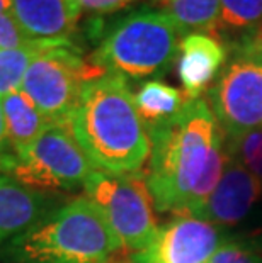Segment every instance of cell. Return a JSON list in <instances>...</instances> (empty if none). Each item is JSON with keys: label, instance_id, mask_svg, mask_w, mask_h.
Returning <instances> with one entry per match:
<instances>
[{"label": "cell", "instance_id": "6da1fadb", "mask_svg": "<svg viewBox=\"0 0 262 263\" xmlns=\"http://www.w3.org/2000/svg\"><path fill=\"white\" fill-rule=\"evenodd\" d=\"M147 133L152 148L143 173L155 209L186 214L204 173L226 161V134L203 99L189 100L174 121Z\"/></svg>", "mask_w": 262, "mask_h": 263}, {"label": "cell", "instance_id": "7a4b0ae2", "mask_svg": "<svg viewBox=\"0 0 262 263\" xmlns=\"http://www.w3.org/2000/svg\"><path fill=\"white\" fill-rule=\"evenodd\" d=\"M68 127L99 172H143L150 138L125 77L106 73L87 82Z\"/></svg>", "mask_w": 262, "mask_h": 263}, {"label": "cell", "instance_id": "3957f363", "mask_svg": "<svg viewBox=\"0 0 262 263\" xmlns=\"http://www.w3.org/2000/svg\"><path fill=\"white\" fill-rule=\"evenodd\" d=\"M123 250L96 204L79 197L9 241L5 255L10 263H113Z\"/></svg>", "mask_w": 262, "mask_h": 263}, {"label": "cell", "instance_id": "277c9868", "mask_svg": "<svg viewBox=\"0 0 262 263\" xmlns=\"http://www.w3.org/2000/svg\"><path fill=\"white\" fill-rule=\"evenodd\" d=\"M181 36L162 9H138L111 24L89 61L125 78L160 77L177 60Z\"/></svg>", "mask_w": 262, "mask_h": 263}, {"label": "cell", "instance_id": "5b68a950", "mask_svg": "<svg viewBox=\"0 0 262 263\" xmlns=\"http://www.w3.org/2000/svg\"><path fill=\"white\" fill-rule=\"evenodd\" d=\"M208 99L228 139L262 131V32L228 46L226 63Z\"/></svg>", "mask_w": 262, "mask_h": 263}, {"label": "cell", "instance_id": "8992f818", "mask_svg": "<svg viewBox=\"0 0 262 263\" xmlns=\"http://www.w3.org/2000/svg\"><path fill=\"white\" fill-rule=\"evenodd\" d=\"M94 170L68 124H49L26 149L0 155V172L38 192L83 187Z\"/></svg>", "mask_w": 262, "mask_h": 263}, {"label": "cell", "instance_id": "52a82bcc", "mask_svg": "<svg viewBox=\"0 0 262 263\" xmlns=\"http://www.w3.org/2000/svg\"><path fill=\"white\" fill-rule=\"evenodd\" d=\"M106 75L82 58L70 39H55L32 60L21 90L49 124H68L87 82Z\"/></svg>", "mask_w": 262, "mask_h": 263}, {"label": "cell", "instance_id": "ba28073f", "mask_svg": "<svg viewBox=\"0 0 262 263\" xmlns=\"http://www.w3.org/2000/svg\"><path fill=\"white\" fill-rule=\"evenodd\" d=\"M83 190L85 197L102 212L123 248L131 253L147 248L159 226L143 172L113 175L94 170L83 183Z\"/></svg>", "mask_w": 262, "mask_h": 263}, {"label": "cell", "instance_id": "9c48e42d", "mask_svg": "<svg viewBox=\"0 0 262 263\" xmlns=\"http://www.w3.org/2000/svg\"><path fill=\"white\" fill-rule=\"evenodd\" d=\"M226 241L215 224L194 216H176L159 228L145 250L131 255L133 263H206Z\"/></svg>", "mask_w": 262, "mask_h": 263}, {"label": "cell", "instance_id": "30bf717a", "mask_svg": "<svg viewBox=\"0 0 262 263\" xmlns=\"http://www.w3.org/2000/svg\"><path fill=\"white\" fill-rule=\"evenodd\" d=\"M225 172L211 195L193 212L194 217L215 226H233L240 222L262 195V180L245 168L238 156L228 148Z\"/></svg>", "mask_w": 262, "mask_h": 263}, {"label": "cell", "instance_id": "8fae6325", "mask_svg": "<svg viewBox=\"0 0 262 263\" xmlns=\"http://www.w3.org/2000/svg\"><path fill=\"white\" fill-rule=\"evenodd\" d=\"M228 58V48L218 37L189 34L181 41L177 75L189 100L201 99L218 78Z\"/></svg>", "mask_w": 262, "mask_h": 263}, {"label": "cell", "instance_id": "7c38bea8", "mask_svg": "<svg viewBox=\"0 0 262 263\" xmlns=\"http://www.w3.org/2000/svg\"><path fill=\"white\" fill-rule=\"evenodd\" d=\"M10 12L32 39H68L82 10L75 0H10Z\"/></svg>", "mask_w": 262, "mask_h": 263}, {"label": "cell", "instance_id": "4fadbf2b", "mask_svg": "<svg viewBox=\"0 0 262 263\" xmlns=\"http://www.w3.org/2000/svg\"><path fill=\"white\" fill-rule=\"evenodd\" d=\"M49 212V204L41 192L0 172V245L36 226Z\"/></svg>", "mask_w": 262, "mask_h": 263}, {"label": "cell", "instance_id": "5bb4252c", "mask_svg": "<svg viewBox=\"0 0 262 263\" xmlns=\"http://www.w3.org/2000/svg\"><path fill=\"white\" fill-rule=\"evenodd\" d=\"M2 109L7 131V146L12 153L26 149L49 126L46 117L22 90L2 97Z\"/></svg>", "mask_w": 262, "mask_h": 263}, {"label": "cell", "instance_id": "9a60e30c", "mask_svg": "<svg viewBox=\"0 0 262 263\" xmlns=\"http://www.w3.org/2000/svg\"><path fill=\"white\" fill-rule=\"evenodd\" d=\"M187 102L184 92L160 80L145 82L135 93L136 110L147 129L174 121Z\"/></svg>", "mask_w": 262, "mask_h": 263}, {"label": "cell", "instance_id": "2e32d148", "mask_svg": "<svg viewBox=\"0 0 262 263\" xmlns=\"http://www.w3.org/2000/svg\"><path fill=\"white\" fill-rule=\"evenodd\" d=\"M162 10L174 21L181 34L218 37L220 0H169Z\"/></svg>", "mask_w": 262, "mask_h": 263}, {"label": "cell", "instance_id": "e0dca14e", "mask_svg": "<svg viewBox=\"0 0 262 263\" xmlns=\"http://www.w3.org/2000/svg\"><path fill=\"white\" fill-rule=\"evenodd\" d=\"M53 41L55 39H36L22 48L0 49V99L21 90L32 60Z\"/></svg>", "mask_w": 262, "mask_h": 263}, {"label": "cell", "instance_id": "ac0fdd59", "mask_svg": "<svg viewBox=\"0 0 262 263\" xmlns=\"http://www.w3.org/2000/svg\"><path fill=\"white\" fill-rule=\"evenodd\" d=\"M221 32L235 34V41L262 32V0H220Z\"/></svg>", "mask_w": 262, "mask_h": 263}, {"label": "cell", "instance_id": "d6986e66", "mask_svg": "<svg viewBox=\"0 0 262 263\" xmlns=\"http://www.w3.org/2000/svg\"><path fill=\"white\" fill-rule=\"evenodd\" d=\"M226 144L245 168L262 180V131L249 133L238 139H228Z\"/></svg>", "mask_w": 262, "mask_h": 263}, {"label": "cell", "instance_id": "ffe728a7", "mask_svg": "<svg viewBox=\"0 0 262 263\" xmlns=\"http://www.w3.org/2000/svg\"><path fill=\"white\" fill-rule=\"evenodd\" d=\"M206 263H262V248L252 241L226 239Z\"/></svg>", "mask_w": 262, "mask_h": 263}, {"label": "cell", "instance_id": "44dd1931", "mask_svg": "<svg viewBox=\"0 0 262 263\" xmlns=\"http://www.w3.org/2000/svg\"><path fill=\"white\" fill-rule=\"evenodd\" d=\"M36 39L29 37L10 10H0V49H14L31 44Z\"/></svg>", "mask_w": 262, "mask_h": 263}, {"label": "cell", "instance_id": "7402d4cb", "mask_svg": "<svg viewBox=\"0 0 262 263\" xmlns=\"http://www.w3.org/2000/svg\"><path fill=\"white\" fill-rule=\"evenodd\" d=\"M80 10H87L92 14H111L116 12L135 0H75Z\"/></svg>", "mask_w": 262, "mask_h": 263}, {"label": "cell", "instance_id": "603a6c76", "mask_svg": "<svg viewBox=\"0 0 262 263\" xmlns=\"http://www.w3.org/2000/svg\"><path fill=\"white\" fill-rule=\"evenodd\" d=\"M7 131H5V119H4V109H2V99H0V155L7 153Z\"/></svg>", "mask_w": 262, "mask_h": 263}, {"label": "cell", "instance_id": "cb8c5ba5", "mask_svg": "<svg viewBox=\"0 0 262 263\" xmlns=\"http://www.w3.org/2000/svg\"><path fill=\"white\" fill-rule=\"evenodd\" d=\"M0 10H10V0H0Z\"/></svg>", "mask_w": 262, "mask_h": 263}, {"label": "cell", "instance_id": "d4e9b609", "mask_svg": "<svg viewBox=\"0 0 262 263\" xmlns=\"http://www.w3.org/2000/svg\"><path fill=\"white\" fill-rule=\"evenodd\" d=\"M155 2H157V4H160V5H165L167 2H169V0H155Z\"/></svg>", "mask_w": 262, "mask_h": 263}, {"label": "cell", "instance_id": "484cf974", "mask_svg": "<svg viewBox=\"0 0 262 263\" xmlns=\"http://www.w3.org/2000/svg\"><path fill=\"white\" fill-rule=\"evenodd\" d=\"M125 263H133V261H131V260H128V261H125Z\"/></svg>", "mask_w": 262, "mask_h": 263}]
</instances>
